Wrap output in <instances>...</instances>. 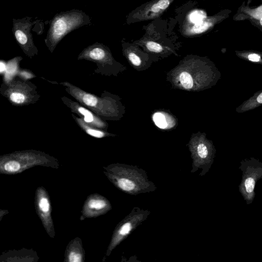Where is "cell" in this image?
Masks as SVG:
<instances>
[{
	"instance_id": "obj_1",
	"label": "cell",
	"mask_w": 262,
	"mask_h": 262,
	"mask_svg": "<svg viewBox=\"0 0 262 262\" xmlns=\"http://www.w3.org/2000/svg\"><path fill=\"white\" fill-rule=\"evenodd\" d=\"M36 166L58 169V160L46 153L35 150L17 151L0 157V173L15 174Z\"/></svg>"
},
{
	"instance_id": "obj_2",
	"label": "cell",
	"mask_w": 262,
	"mask_h": 262,
	"mask_svg": "<svg viewBox=\"0 0 262 262\" xmlns=\"http://www.w3.org/2000/svg\"><path fill=\"white\" fill-rule=\"evenodd\" d=\"M91 19L82 10L72 9L57 13L49 21V28L45 42L52 53L68 34L84 26L91 24Z\"/></svg>"
},
{
	"instance_id": "obj_3",
	"label": "cell",
	"mask_w": 262,
	"mask_h": 262,
	"mask_svg": "<svg viewBox=\"0 0 262 262\" xmlns=\"http://www.w3.org/2000/svg\"><path fill=\"white\" fill-rule=\"evenodd\" d=\"M64 86L66 91L79 103L92 111L100 118L115 116V107L108 97H99L84 91L68 82L60 83Z\"/></svg>"
},
{
	"instance_id": "obj_4",
	"label": "cell",
	"mask_w": 262,
	"mask_h": 262,
	"mask_svg": "<svg viewBox=\"0 0 262 262\" xmlns=\"http://www.w3.org/2000/svg\"><path fill=\"white\" fill-rule=\"evenodd\" d=\"M239 169L242 172L241 182L238 186L239 191L246 204L250 205L255 196V185L262 179V162L253 158L246 159L241 162Z\"/></svg>"
},
{
	"instance_id": "obj_5",
	"label": "cell",
	"mask_w": 262,
	"mask_h": 262,
	"mask_svg": "<svg viewBox=\"0 0 262 262\" xmlns=\"http://www.w3.org/2000/svg\"><path fill=\"white\" fill-rule=\"evenodd\" d=\"M2 94L13 105H25L36 102L40 96L33 83L13 80L4 87Z\"/></svg>"
},
{
	"instance_id": "obj_6",
	"label": "cell",
	"mask_w": 262,
	"mask_h": 262,
	"mask_svg": "<svg viewBox=\"0 0 262 262\" xmlns=\"http://www.w3.org/2000/svg\"><path fill=\"white\" fill-rule=\"evenodd\" d=\"M32 17L25 16L21 19L13 18L12 31L13 35L24 53L30 58L38 54V50L33 41L31 33L32 26L36 22Z\"/></svg>"
},
{
	"instance_id": "obj_7",
	"label": "cell",
	"mask_w": 262,
	"mask_h": 262,
	"mask_svg": "<svg viewBox=\"0 0 262 262\" xmlns=\"http://www.w3.org/2000/svg\"><path fill=\"white\" fill-rule=\"evenodd\" d=\"M78 59H84L95 63V72L106 74L111 66L115 63L109 49L103 44L96 42L84 49L79 54Z\"/></svg>"
},
{
	"instance_id": "obj_8",
	"label": "cell",
	"mask_w": 262,
	"mask_h": 262,
	"mask_svg": "<svg viewBox=\"0 0 262 262\" xmlns=\"http://www.w3.org/2000/svg\"><path fill=\"white\" fill-rule=\"evenodd\" d=\"M35 207L36 213L40 219L46 232L50 237L53 238L55 232L51 215L52 208L50 196L43 186H39L36 190Z\"/></svg>"
},
{
	"instance_id": "obj_9",
	"label": "cell",
	"mask_w": 262,
	"mask_h": 262,
	"mask_svg": "<svg viewBox=\"0 0 262 262\" xmlns=\"http://www.w3.org/2000/svg\"><path fill=\"white\" fill-rule=\"evenodd\" d=\"M174 0H152L133 11L128 16L129 23L152 19L160 16Z\"/></svg>"
},
{
	"instance_id": "obj_10",
	"label": "cell",
	"mask_w": 262,
	"mask_h": 262,
	"mask_svg": "<svg viewBox=\"0 0 262 262\" xmlns=\"http://www.w3.org/2000/svg\"><path fill=\"white\" fill-rule=\"evenodd\" d=\"M111 209V204L105 197L98 193L91 194L83 204L80 220L98 217L106 213Z\"/></svg>"
},
{
	"instance_id": "obj_11",
	"label": "cell",
	"mask_w": 262,
	"mask_h": 262,
	"mask_svg": "<svg viewBox=\"0 0 262 262\" xmlns=\"http://www.w3.org/2000/svg\"><path fill=\"white\" fill-rule=\"evenodd\" d=\"M61 99L72 112L77 114L89 125L101 129L106 128L107 124L100 117L80 103L66 97H62Z\"/></svg>"
},
{
	"instance_id": "obj_12",
	"label": "cell",
	"mask_w": 262,
	"mask_h": 262,
	"mask_svg": "<svg viewBox=\"0 0 262 262\" xmlns=\"http://www.w3.org/2000/svg\"><path fill=\"white\" fill-rule=\"evenodd\" d=\"M85 258V251L81 238L76 237L72 239L66 247L64 261L84 262Z\"/></svg>"
},
{
	"instance_id": "obj_13",
	"label": "cell",
	"mask_w": 262,
	"mask_h": 262,
	"mask_svg": "<svg viewBox=\"0 0 262 262\" xmlns=\"http://www.w3.org/2000/svg\"><path fill=\"white\" fill-rule=\"evenodd\" d=\"M38 259L36 252L32 249L9 250L1 255V261H36Z\"/></svg>"
},
{
	"instance_id": "obj_14",
	"label": "cell",
	"mask_w": 262,
	"mask_h": 262,
	"mask_svg": "<svg viewBox=\"0 0 262 262\" xmlns=\"http://www.w3.org/2000/svg\"><path fill=\"white\" fill-rule=\"evenodd\" d=\"M73 118L77 122V124L87 134L97 138H103L108 135V133L104 132V130L92 126L85 122L81 118L76 117L73 116Z\"/></svg>"
},
{
	"instance_id": "obj_15",
	"label": "cell",
	"mask_w": 262,
	"mask_h": 262,
	"mask_svg": "<svg viewBox=\"0 0 262 262\" xmlns=\"http://www.w3.org/2000/svg\"><path fill=\"white\" fill-rule=\"evenodd\" d=\"M206 17L204 11L199 9H194L190 11L186 16V24L184 25H193L204 21Z\"/></svg>"
},
{
	"instance_id": "obj_16",
	"label": "cell",
	"mask_w": 262,
	"mask_h": 262,
	"mask_svg": "<svg viewBox=\"0 0 262 262\" xmlns=\"http://www.w3.org/2000/svg\"><path fill=\"white\" fill-rule=\"evenodd\" d=\"M153 120L156 125L160 128L165 129L169 127L171 124L170 117L161 112H157L154 114Z\"/></svg>"
},
{
	"instance_id": "obj_17",
	"label": "cell",
	"mask_w": 262,
	"mask_h": 262,
	"mask_svg": "<svg viewBox=\"0 0 262 262\" xmlns=\"http://www.w3.org/2000/svg\"><path fill=\"white\" fill-rule=\"evenodd\" d=\"M145 46L148 51L154 53H161L164 50L163 46L161 44L154 41H148L145 43Z\"/></svg>"
},
{
	"instance_id": "obj_18",
	"label": "cell",
	"mask_w": 262,
	"mask_h": 262,
	"mask_svg": "<svg viewBox=\"0 0 262 262\" xmlns=\"http://www.w3.org/2000/svg\"><path fill=\"white\" fill-rule=\"evenodd\" d=\"M127 56L131 63L135 67H140L142 65V61L140 57L135 52H128Z\"/></svg>"
},
{
	"instance_id": "obj_19",
	"label": "cell",
	"mask_w": 262,
	"mask_h": 262,
	"mask_svg": "<svg viewBox=\"0 0 262 262\" xmlns=\"http://www.w3.org/2000/svg\"><path fill=\"white\" fill-rule=\"evenodd\" d=\"M248 58L249 60L252 62H258L260 60V56L255 53L249 54Z\"/></svg>"
},
{
	"instance_id": "obj_20",
	"label": "cell",
	"mask_w": 262,
	"mask_h": 262,
	"mask_svg": "<svg viewBox=\"0 0 262 262\" xmlns=\"http://www.w3.org/2000/svg\"><path fill=\"white\" fill-rule=\"evenodd\" d=\"M7 66L5 62L2 60L0 62V72L1 74L5 73L7 70Z\"/></svg>"
},
{
	"instance_id": "obj_21",
	"label": "cell",
	"mask_w": 262,
	"mask_h": 262,
	"mask_svg": "<svg viewBox=\"0 0 262 262\" xmlns=\"http://www.w3.org/2000/svg\"><path fill=\"white\" fill-rule=\"evenodd\" d=\"M260 24L262 26V18L260 20Z\"/></svg>"
}]
</instances>
